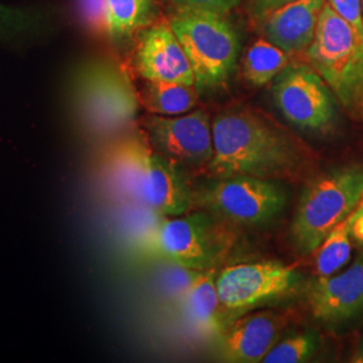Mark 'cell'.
<instances>
[{
  "instance_id": "cell-1",
  "label": "cell",
  "mask_w": 363,
  "mask_h": 363,
  "mask_svg": "<svg viewBox=\"0 0 363 363\" xmlns=\"http://www.w3.org/2000/svg\"><path fill=\"white\" fill-rule=\"evenodd\" d=\"M211 128L214 155L208 169L216 178L292 181L308 160L303 144L252 111L223 112L211 121Z\"/></svg>"
},
{
  "instance_id": "cell-2",
  "label": "cell",
  "mask_w": 363,
  "mask_h": 363,
  "mask_svg": "<svg viewBox=\"0 0 363 363\" xmlns=\"http://www.w3.org/2000/svg\"><path fill=\"white\" fill-rule=\"evenodd\" d=\"M304 61L325 79L343 111L352 120L363 121V33L327 1Z\"/></svg>"
},
{
  "instance_id": "cell-3",
  "label": "cell",
  "mask_w": 363,
  "mask_h": 363,
  "mask_svg": "<svg viewBox=\"0 0 363 363\" xmlns=\"http://www.w3.org/2000/svg\"><path fill=\"white\" fill-rule=\"evenodd\" d=\"M72 96L81 124L101 136L130 130L140 105L128 70L112 58L91 60L82 66Z\"/></svg>"
},
{
  "instance_id": "cell-4",
  "label": "cell",
  "mask_w": 363,
  "mask_h": 363,
  "mask_svg": "<svg viewBox=\"0 0 363 363\" xmlns=\"http://www.w3.org/2000/svg\"><path fill=\"white\" fill-rule=\"evenodd\" d=\"M362 196V166L330 169L308 182L291 225V241L298 255L313 253L327 234L350 217Z\"/></svg>"
},
{
  "instance_id": "cell-5",
  "label": "cell",
  "mask_w": 363,
  "mask_h": 363,
  "mask_svg": "<svg viewBox=\"0 0 363 363\" xmlns=\"http://www.w3.org/2000/svg\"><path fill=\"white\" fill-rule=\"evenodd\" d=\"M169 22L191 64L198 91L222 88L233 74L240 50L226 15L178 9Z\"/></svg>"
},
{
  "instance_id": "cell-6",
  "label": "cell",
  "mask_w": 363,
  "mask_h": 363,
  "mask_svg": "<svg viewBox=\"0 0 363 363\" xmlns=\"http://www.w3.org/2000/svg\"><path fill=\"white\" fill-rule=\"evenodd\" d=\"M229 237L208 216L182 214L157 222L145 234L143 249L195 271L213 269L228 250Z\"/></svg>"
},
{
  "instance_id": "cell-7",
  "label": "cell",
  "mask_w": 363,
  "mask_h": 363,
  "mask_svg": "<svg viewBox=\"0 0 363 363\" xmlns=\"http://www.w3.org/2000/svg\"><path fill=\"white\" fill-rule=\"evenodd\" d=\"M214 216L245 226L271 223L286 208V193L276 181L226 177L203 186L194 202Z\"/></svg>"
},
{
  "instance_id": "cell-8",
  "label": "cell",
  "mask_w": 363,
  "mask_h": 363,
  "mask_svg": "<svg viewBox=\"0 0 363 363\" xmlns=\"http://www.w3.org/2000/svg\"><path fill=\"white\" fill-rule=\"evenodd\" d=\"M273 101L300 130L325 135L334 130L337 104L331 89L306 61H294L273 79Z\"/></svg>"
},
{
  "instance_id": "cell-9",
  "label": "cell",
  "mask_w": 363,
  "mask_h": 363,
  "mask_svg": "<svg viewBox=\"0 0 363 363\" xmlns=\"http://www.w3.org/2000/svg\"><path fill=\"white\" fill-rule=\"evenodd\" d=\"M217 291L225 312L245 313L289 295L298 284L294 265L279 261L242 262L217 274Z\"/></svg>"
},
{
  "instance_id": "cell-10",
  "label": "cell",
  "mask_w": 363,
  "mask_h": 363,
  "mask_svg": "<svg viewBox=\"0 0 363 363\" xmlns=\"http://www.w3.org/2000/svg\"><path fill=\"white\" fill-rule=\"evenodd\" d=\"M140 124L151 148L181 167L203 166L211 162L213 128L205 112L195 111L178 116L148 113Z\"/></svg>"
},
{
  "instance_id": "cell-11",
  "label": "cell",
  "mask_w": 363,
  "mask_h": 363,
  "mask_svg": "<svg viewBox=\"0 0 363 363\" xmlns=\"http://www.w3.org/2000/svg\"><path fill=\"white\" fill-rule=\"evenodd\" d=\"M133 69L145 81L195 85L194 72L169 22H159L136 35Z\"/></svg>"
},
{
  "instance_id": "cell-12",
  "label": "cell",
  "mask_w": 363,
  "mask_h": 363,
  "mask_svg": "<svg viewBox=\"0 0 363 363\" xmlns=\"http://www.w3.org/2000/svg\"><path fill=\"white\" fill-rule=\"evenodd\" d=\"M286 325L288 318L280 312H245L229 322L217 337V358L229 363L262 362Z\"/></svg>"
},
{
  "instance_id": "cell-13",
  "label": "cell",
  "mask_w": 363,
  "mask_h": 363,
  "mask_svg": "<svg viewBox=\"0 0 363 363\" xmlns=\"http://www.w3.org/2000/svg\"><path fill=\"white\" fill-rule=\"evenodd\" d=\"M308 306L312 316L325 325L349 323L363 315V252L345 271L316 280Z\"/></svg>"
},
{
  "instance_id": "cell-14",
  "label": "cell",
  "mask_w": 363,
  "mask_h": 363,
  "mask_svg": "<svg viewBox=\"0 0 363 363\" xmlns=\"http://www.w3.org/2000/svg\"><path fill=\"white\" fill-rule=\"evenodd\" d=\"M139 202L163 217L186 214L194 205V194L181 166L155 152L151 145L145 155Z\"/></svg>"
},
{
  "instance_id": "cell-15",
  "label": "cell",
  "mask_w": 363,
  "mask_h": 363,
  "mask_svg": "<svg viewBox=\"0 0 363 363\" xmlns=\"http://www.w3.org/2000/svg\"><path fill=\"white\" fill-rule=\"evenodd\" d=\"M325 0H296L259 19L268 42L292 55L304 54L315 38Z\"/></svg>"
},
{
  "instance_id": "cell-16",
  "label": "cell",
  "mask_w": 363,
  "mask_h": 363,
  "mask_svg": "<svg viewBox=\"0 0 363 363\" xmlns=\"http://www.w3.org/2000/svg\"><path fill=\"white\" fill-rule=\"evenodd\" d=\"M214 269L201 271L181 298L182 310L195 330L206 337H218L228 325L217 291Z\"/></svg>"
},
{
  "instance_id": "cell-17",
  "label": "cell",
  "mask_w": 363,
  "mask_h": 363,
  "mask_svg": "<svg viewBox=\"0 0 363 363\" xmlns=\"http://www.w3.org/2000/svg\"><path fill=\"white\" fill-rule=\"evenodd\" d=\"M150 143L140 130L139 136H132L113 150L111 157V178L117 190L139 202V189L143 177L145 155Z\"/></svg>"
},
{
  "instance_id": "cell-18",
  "label": "cell",
  "mask_w": 363,
  "mask_h": 363,
  "mask_svg": "<svg viewBox=\"0 0 363 363\" xmlns=\"http://www.w3.org/2000/svg\"><path fill=\"white\" fill-rule=\"evenodd\" d=\"M138 89L139 103L148 113L159 116H178L189 113L198 104L195 85L177 82L145 81Z\"/></svg>"
},
{
  "instance_id": "cell-19",
  "label": "cell",
  "mask_w": 363,
  "mask_h": 363,
  "mask_svg": "<svg viewBox=\"0 0 363 363\" xmlns=\"http://www.w3.org/2000/svg\"><path fill=\"white\" fill-rule=\"evenodd\" d=\"M156 0H108L109 38L124 42L155 23Z\"/></svg>"
},
{
  "instance_id": "cell-20",
  "label": "cell",
  "mask_w": 363,
  "mask_h": 363,
  "mask_svg": "<svg viewBox=\"0 0 363 363\" xmlns=\"http://www.w3.org/2000/svg\"><path fill=\"white\" fill-rule=\"evenodd\" d=\"M291 62V55L267 39L256 40L242 60V74L255 86L269 84Z\"/></svg>"
},
{
  "instance_id": "cell-21",
  "label": "cell",
  "mask_w": 363,
  "mask_h": 363,
  "mask_svg": "<svg viewBox=\"0 0 363 363\" xmlns=\"http://www.w3.org/2000/svg\"><path fill=\"white\" fill-rule=\"evenodd\" d=\"M352 250L351 216L342 220L330 233L323 242L313 252L315 271L318 280H323L339 272L349 261Z\"/></svg>"
},
{
  "instance_id": "cell-22",
  "label": "cell",
  "mask_w": 363,
  "mask_h": 363,
  "mask_svg": "<svg viewBox=\"0 0 363 363\" xmlns=\"http://www.w3.org/2000/svg\"><path fill=\"white\" fill-rule=\"evenodd\" d=\"M48 23L39 10L0 3V39H15L42 33Z\"/></svg>"
},
{
  "instance_id": "cell-23",
  "label": "cell",
  "mask_w": 363,
  "mask_h": 363,
  "mask_svg": "<svg viewBox=\"0 0 363 363\" xmlns=\"http://www.w3.org/2000/svg\"><path fill=\"white\" fill-rule=\"evenodd\" d=\"M319 349V337L312 331L292 334L280 339L264 357V363L307 362Z\"/></svg>"
},
{
  "instance_id": "cell-24",
  "label": "cell",
  "mask_w": 363,
  "mask_h": 363,
  "mask_svg": "<svg viewBox=\"0 0 363 363\" xmlns=\"http://www.w3.org/2000/svg\"><path fill=\"white\" fill-rule=\"evenodd\" d=\"M79 22L96 38H109L108 0H76Z\"/></svg>"
},
{
  "instance_id": "cell-25",
  "label": "cell",
  "mask_w": 363,
  "mask_h": 363,
  "mask_svg": "<svg viewBox=\"0 0 363 363\" xmlns=\"http://www.w3.org/2000/svg\"><path fill=\"white\" fill-rule=\"evenodd\" d=\"M327 4L342 19L363 33L362 0H327Z\"/></svg>"
},
{
  "instance_id": "cell-26",
  "label": "cell",
  "mask_w": 363,
  "mask_h": 363,
  "mask_svg": "<svg viewBox=\"0 0 363 363\" xmlns=\"http://www.w3.org/2000/svg\"><path fill=\"white\" fill-rule=\"evenodd\" d=\"M179 9H190L198 11H210V13L228 15L240 0H171Z\"/></svg>"
},
{
  "instance_id": "cell-27",
  "label": "cell",
  "mask_w": 363,
  "mask_h": 363,
  "mask_svg": "<svg viewBox=\"0 0 363 363\" xmlns=\"http://www.w3.org/2000/svg\"><path fill=\"white\" fill-rule=\"evenodd\" d=\"M296 0H250V10L252 13L257 18L262 19L264 16L284 7L289 3H294Z\"/></svg>"
},
{
  "instance_id": "cell-28",
  "label": "cell",
  "mask_w": 363,
  "mask_h": 363,
  "mask_svg": "<svg viewBox=\"0 0 363 363\" xmlns=\"http://www.w3.org/2000/svg\"><path fill=\"white\" fill-rule=\"evenodd\" d=\"M351 235L357 244L363 247V201L351 214Z\"/></svg>"
},
{
  "instance_id": "cell-29",
  "label": "cell",
  "mask_w": 363,
  "mask_h": 363,
  "mask_svg": "<svg viewBox=\"0 0 363 363\" xmlns=\"http://www.w3.org/2000/svg\"><path fill=\"white\" fill-rule=\"evenodd\" d=\"M350 362L363 363V339L359 342V345L355 347V350L351 355Z\"/></svg>"
},
{
  "instance_id": "cell-30",
  "label": "cell",
  "mask_w": 363,
  "mask_h": 363,
  "mask_svg": "<svg viewBox=\"0 0 363 363\" xmlns=\"http://www.w3.org/2000/svg\"><path fill=\"white\" fill-rule=\"evenodd\" d=\"M362 13H363V0H362Z\"/></svg>"
},
{
  "instance_id": "cell-31",
  "label": "cell",
  "mask_w": 363,
  "mask_h": 363,
  "mask_svg": "<svg viewBox=\"0 0 363 363\" xmlns=\"http://www.w3.org/2000/svg\"><path fill=\"white\" fill-rule=\"evenodd\" d=\"M362 201H363V196H362ZM362 201H361V202H362Z\"/></svg>"
}]
</instances>
